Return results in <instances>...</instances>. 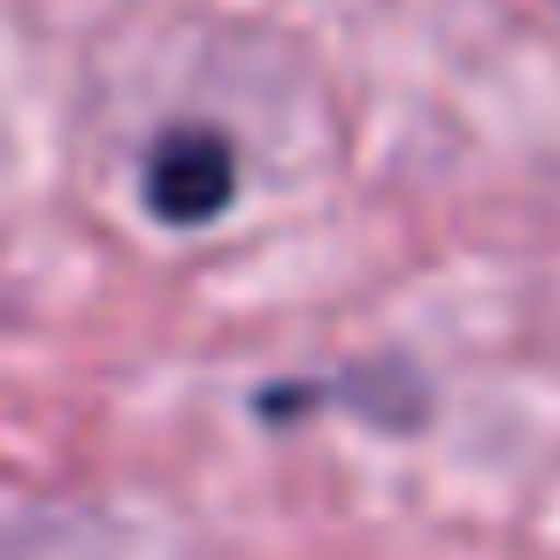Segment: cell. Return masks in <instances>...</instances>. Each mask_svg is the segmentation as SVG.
<instances>
[{
  "label": "cell",
  "instance_id": "1",
  "mask_svg": "<svg viewBox=\"0 0 560 560\" xmlns=\"http://www.w3.org/2000/svg\"><path fill=\"white\" fill-rule=\"evenodd\" d=\"M231 200H238V154H231L223 131L177 124V131L154 139V154H147V208H154L162 223L200 231V223H215Z\"/></svg>",
  "mask_w": 560,
  "mask_h": 560
}]
</instances>
